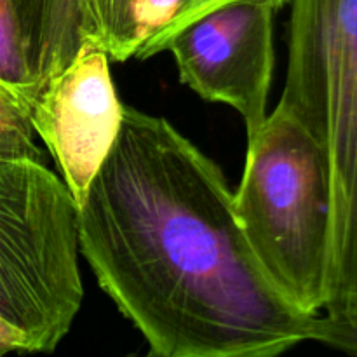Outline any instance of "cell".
Instances as JSON below:
<instances>
[{
  "instance_id": "obj_1",
  "label": "cell",
  "mask_w": 357,
  "mask_h": 357,
  "mask_svg": "<svg viewBox=\"0 0 357 357\" xmlns=\"http://www.w3.org/2000/svg\"><path fill=\"white\" fill-rule=\"evenodd\" d=\"M79 246L157 357H274L312 342L255 258L223 171L132 107L79 206Z\"/></svg>"
},
{
  "instance_id": "obj_2",
  "label": "cell",
  "mask_w": 357,
  "mask_h": 357,
  "mask_svg": "<svg viewBox=\"0 0 357 357\" xmlns=\"http://www.w3.org/2000/svg\"><path fill=\"white\" fill-rule=\"evenodd\" d=\"M234 209L255 258L296 309L328 302L330 176L316 139L278 103L248 136Z\"/></svg>"
},
{
  "instance_id": "obj_3",
  "label": "cell",
  "mask_w": 357,
  "mask_h": 357,
  "mask_svg": "<svg viewBox=\"0 0 357 357\" xmlns=\"http://www.w3.org/2000/svg\"><path fill=\"white\" fill-rule=\"evenodd\" d=\"M289 9L279 105L309 131L326 160L330 309L357 289V0H289Z\"/></svg>"
},
{
  "instance_id": "obj_4",
  "label": "cell",
  "mask_w": 357,
  "mask_h": 357,
  "mask_svg": "<svg viewBox=\"0 0 357 357\" xmlns=\"http://www.w3.org/2000/svg\"><path fill=\"white\" fill-rule=\"evenodd\" d=\"M79 206L44 160L0 159V319L52 352L84 300Z\"/></svg>"
},
{
  "instance_id": "obj_5",
  "label": "cell",
  "mask_w": 357,
  "mask_h": 357,
  "mask_svg": "<svg viewBox=\"0 0 357 357\" xmlns=\"http://www.w3.org/2000/svg\"><path fill=\"white\" fill-rule=\"evenodd\" d=\"M278 10L264 0L229 3L181 28L166 49L181 82L202 100L239 112L248 136L267 117Z\"/></svg>"
},
{
  "instance_id": "obj_6",
  "label": "cell",
  "mask_w": 357,
  "mask_h": 357,
  "mask_svg": "<svg viewBox=\"0 0 357 357\" xmlns=\"http://www.w3.org/2000/svg\"><path fill=\"white\" fill-rule=\"evenodd\" d=\"M122 112L110 58L94 42H86L31 105L35 135L51 152L77 206L117 139Z\"/></svg>"
},
{
  "instance_id": "obj_7",
  "label": "cell",
  "mask_w": 357,
  "mask_h": 357,
  "mask_svg": "<svg viewBox=\"0 0 357 357\" xmlns=\"http://www.w3.org/2000/svg\"><path fill=\"white\" fill-rule=\"evenodd\" d=\"M14 6L24 58L38 93L86 42L100 45L96 0H14Z\"/></svg>"
},
{
  "instance_id": "obj_8",
  "label": "cell",
  "mask_w": 357,
  "mask_h": 357,
  "mask_svg": "<svg viewBox=\"0 0 357 357\" xmlns=\"http://www.w3.org/2000/svg\"><path fill=\"white\" fill-rule=\"evenodd\" d=\"M180 0H96L100 45L110 61L135 58L143 42L166 23Z\"/></svg>"
},
{
  "instance_id": "obj_9",
  "label": "cell",
  "mask_w": 357,
  "mask_h": 357,
  "mask_svg": "<svg viewBox=\"0 0 357 357\" xmlns=\"http://www.w3.org/2000/svg\"><path fill=\"white\" fill-rule=\"evenodd\" d=\"M0 86L23 101L28 110L38 96L24 58L14 0H0Z\"/></svg>"
},
{
  "instance_id": "obj_10",
  "label": "cell",
  "mask_w": 357,
  "mask_h": 357,
  "mask_svg": "<svg viewBox=\"0 0 357 357\" xmlns=\"http://www.w3.org/2000/svg\"><path fill=\"white\" fill-rule=\"evenodd\" d=\"M35 136L26 105L0 86V159L42 160Z\"/></svg>"
},
{
  "instance_id": "obj_11",
  "label": "cell",
  "mask_w": 357,
  "mask_h": 357,
  "mask_svg": "<svg viewBox=\"0 0 357 357\" xmlns=\"http://www.w3.org/2000/svg\"><path fill=\"white\" fill-rule=\"evenodd\" d=\"M312 342L357 356V289L316 317Z\"/></svg>"
},
{
  "instance_id": "obj_12",
  "label": "cell",
  "mask_w": 357,
  "mask_h": 357,
  "mask_svg": "<svg viewBox=\"0 0 357 357\" xmlns=\"http://www.w3.org/2000/svg\"><path fill=\"white\" fill-rule=\"evenodd\" d=\"M236 2H246V0H180L178 7L174 9V13L171 14L169 20L164 24H160L155 31L150 33V37L143 42L142 47L138 49L135 58L143 61V59H149L152 56L160 54L167 49V44L171 42V38L185 28L187 24H190L192 21H195L197 17L204 16L206 13H211V10L220 9L223 6H229V3ZM264 2L272 3L278 9H281L288 0H264Z\"/></svg>"
},
{
  "instance_id": "obj_13",
  "label": "cell",
  "mask_w": 357,
  "mask_h": 357,
  "mask_svg": "<svg viewBox=\"0 0 357 357\" xmlns=\"http://www.w3.org/2000/svg\"><path fill=\"white\" fill-rule=\"evenodd\" d=\"M9 352H24V345L20 335L0 319V356Z\"/></svg>"
}]
</instances>
